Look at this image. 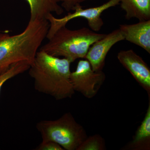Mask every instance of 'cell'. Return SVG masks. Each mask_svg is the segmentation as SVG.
<instances>
[{
	"mask_svg": "<svg viewBox=\"0 0 150 150\" xmlns=\"http://www.w3.org/2000/svg\"><path fill=\"white\" fill-rule=\"evenodd\" d=\"M71 64L65 58L38 51L28 70L35 90L57 100L71 98L75 91L70 80Z\"/></svg>",
	"mask_w": 150,
	"mask_h": 150,
	"instance_id": "obj_1",
	"label": "cell"
},
{
	"mask_svg": "<svg viewBox=\"0 0 150 150\" xmlns=\"http://www.w3.org/2000/svg\"><path fill=\"white\" fill-rule=\"evenodd\" d=\"M49 28L47 20H29L22 32L14 35L0 32V76L20 62L31 64Z\"/></svg>",
	"mask_w": 150,
	"mask_h": 150,
	"instance_id": "obj_2",
	"label": "cell"
},
{
	"mask_svg": "<svg viewBox=\"0 0 150 150\" xmlns=\"http://www.w3.org/2000/svg\"><path fill=\"white\" fill-rule=\"evenodd\" d=\"M105 35L87 28L71 30L64 26L48 39V42L39 50L51 56L63 57L71 63L77 59L85 58L90 46Z\"/></svg>",
	"mask_w": 150,
	"mask_h": 150,
	"instance_id": "obj_3",
	"label": "cell"
},
{
	"mask_svg": "<svg viewBox=\"0 0 150 150\" xmlns=\"http://www.w3.org/2000/svg\"><path fill=\"white\" fill-rule=\"evenodd\" d=\"M36 128L42 141L56 142L64 150H77L88 137L83 127L70 112H66L56 120L39 121Z\"/></svg>",
	"mask_w": 150,
	"mask_h": 150,
	"instance_id": "obj_4",
	"label": "cell"
},
{
	"mask_svg": "<svg viewBox=\"0 0 150 150\" xmlns=\"http://www.w3.org/2000/svg\"><path fill=\"white\" fill-rule=\"evenodd\" d=\"M119 4V0H109L107 2L95 7L83 9L81 5L77 6L74 12L69 13L67 15L61 18H57L52 13L48 15L46 19L49 23V28L46 38H51L61 28L66 26L70 21L77 18H83L87 20L88 26L95 32L101 29L104 23L101 16L104 11Z\"/></svg>",
	"mask_w": 150,
	"mask_h": 150,
	"instance_id": "obj_5",
	"label": "cell"
},
{
	"mask_svg": "<svg viewBox=\"0 0 150 150\" xmlns=\"http://www.w3.org/2000/svg\"><path fill=\"white\" fill-rule=\"evenodd\" d=\"M105 79V74L102 71H93L86 59L80 60L76 70L71 72L70 75V80L74 91L88 98L96 96Z\"/></svg>",
	"mask_w": 150,
	"mask_h": 150,
	"instance_id": "obj_6",
	"label": "cell"
},
{
	"mask_svg": "<svg viewBox=\"0 0 150 150\" xmlns=\"http://www.w3.org/2000/svg\"><path fill=\"white\" fill-rule=\"evenodd\" d=\"M117 59L147 92L149 98L150 69L146 63L132 49L120 51L117 55Z\"/></svg>",
	"mask_w": 150,
	"mask_h": 150,
	"instance_id": "obj_7",
	"label": "cell"
},
{
	"mask_svg": "<svg viewBox=\"0 0 150 150\" xmlns=\"http://www.w3.org/2000/svg\"><path fill=\"white\" fill-rule=\"evenodd\" d=\"M125 40L119 28L113 30L94 43L89 48L85 59L88 61L93 70L102 71L108 53L116 43Z\"/></svg>",
	"mask_w": 150,
	"mask_h": 150,
	"instance_id": "obj_8",
	"label": "cell"
},
{
	"mask_svg": "<svg viewBox=\"0 0 150 150\" xmlns=\"http://www.w3.org/2000/svg\"><path fill=\"white\" fill-rule=\"evenodd\" d=\"M119 29L125 40L140 46L150 54V20L133 24H121Z\"/></svg>",
	"mask_w": 150,
	"mask_h": 150,
	"instance_id": "obj_9",
	"label": "cell"
},
{
	"mask_svg": "<svg viewBox=\"0 0 150 150\" xmlns=\"http://www.w3.org/2000/svg\"><path fill=\"white\" fill-rule=\"evenodd\" d=\"M30 9V20L46 19L48 15L55 13L58 15L64 12L58 0H25Z\"/></svg>",
	"mask_w": 150,
	"mask_h": 150,
	"instance_id": "obj_10",
	"label": "cell"
},
{
	"mask_svg": "<svg viewBox=\"0 0 150 150\" xmlns=\"http://www.w3.org/2000/svg\"><path fill=\"white\" fill-rule=\"evenodd\" d=\"M121 8L126 12L125 17L136 18L139 21L150 20V0H119Z\"/></svg>",
	"mask_w": 150,
	"mask_h": 150,
	"instance_id": "obj_11",
	"label": "cell"
},
{
	"mask_svg": "<svg viewBox=\"0 0 150 150\" xmlns=\"http://www.w3.org/2000/svg\"><path fill=\"white\" fill-rule=\"evenodd\" d=\"M144 120L134 135L129 149L133 150H149L150 144V100Z\"/></svg>",
	"mask_w": 150,
	"mask_h": 150,
	"instance_id": "obj_12",
	"label": "cell"
},
{
	"mask_svg": "<svg viewBox=\"0 0 150 150\" xmlns=\"http://www.w3.org/2000/svg\"><path fill=\"white\" fill-rule=\"evenodd\" d=\"M30 64L28 62H20L12 66L4 74L0 76V94L2 87L7 81L29 69Z\"/></svg>",
	"mask_w": 150,
	"mask_h": 150,
	"instance_id": "obj_13",
	"label": "cell"
},
{
	"mask_svg": "<svg viewBox=\"0 0 150 150\" xmlns=\"http://www.w3.org/2000/svg\"><path fill=\"white\" fill-rule=\"evenodd\" d=\"M105 142L99 135L87 137L77 150H103L105 149Z\"/></svg>",
	"mask_w": 150,
	"mask_h": 150,
	"instance_id": "obj_14",
	"label": "cell"
},
{
	"mask_svg": "<svg viewBox=\"0 0 150 150\" xmlns=\"http://www.w3.org/2000/svg\"><path fill=\"white\" fill-rule=\"evenodd\" d=\"M35 150H64L59 144L51 141H42Z\"/></svg>",
	"mask_w": 150,
	"mask_h": 150,
	"instance_id": "obj_15",
	"label": "cell"
},
{
	"mask_svg": "<svg viewBox=\"0 0 150 150\" xmlns=\"http://www.w3.org/2000/svg\"><path fill=\"white\" fill-rule=\"evenodd\" d=\"M87 1L88 0H58L59 3H62L61 6L63 9L68 12L74 11L77 6L80 5L81 3Z\"/></svg>",
	"mask_w": 150,
	"mask_h": 150,
	"instance_id": "obj_16",
	"label": "cell"
},
{
	"mask_svg": "<svg viewBox=\"0 0 150 150\" xmlns=\"http://www.w3.org/2000/svg\"><path fill=\"white\" fill-rule=\"evenodd\" d=\"M0 16H1V15H0Z\"/></svg>",
	"mask_w": 150,
	"mask_h": 150,
	"instance_id": "obj_17",
	"label": "cell"
}]
</instances>
